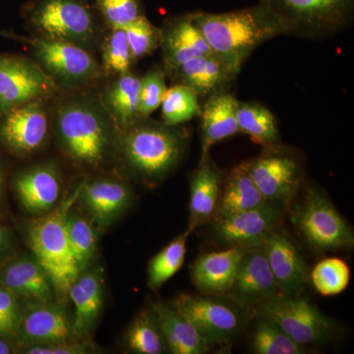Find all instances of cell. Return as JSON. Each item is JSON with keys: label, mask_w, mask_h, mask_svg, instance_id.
<instances>
[{"label": "cell", "mask_w": 354, "mask_h": 354, "mask_svg": "<svg viewBox=\"0 0 354 354\" xmlns=\"http://www.w3.org/2000/svg\"><path fill=\"white\" fill-rule=\"evenodd\" d=\"M169 353L174 354H205L213 346L172 304L155 302L152 308Z\"/></svg>", "instance_id": "cell-27"}, {"label": "cell", "mask_w": 354, "mask_h": 354, "mask_svg": "<svg viewBox=\"0 0 354 354\" xmlns=\"http://www.w3.org/2000/svg\"><path fill=\"white\" fill-rule=\"evenodd\" d=\"M31 60L0 53V115L55 91V84Z\"/></svg>", "instance_id": "cell-12"}, {"label": "cell", "mask_w": 354, "mask_h": 354, "mask_svg": "<svg viewBox=\"0 0 354 354\" xmlns=\"http://www.w3.org/2000/svg\"><path fill=\"white\" fill-rule=\"evenodd\" d=\"M189 133L181 125L171 127L141 118L120 130L118 148L128 171L146 186L158 185L183 162Z\"/></svg>", "instance_id": "cell-1"}, {"label": "cell", "mask_w": 354, "mask_h": 354, "mask_svg": "<svg viewBox=\"0 0 354 354\" xmlns=\"http://www.w3.org/2000/svg\"><path fill=\"white\" fill-rule=\"evenodd\" d=\"M30 43L41 68L53 80L80 85L99 75V65L83 46L44 37Z\"/></svg>", "instance_id": "cell-13"}, {"label": "cell", "mask_w": 354, "mask_h": 354, "mask_svg": "<svg viewBox=\"0 0 354 354\" xmlns=\"http://www.w3.org/2000/svg\"><path fill=\"white\" fill-rule=\"evenodd\" d=\"M127 348L137 354H162L169 351L153 310L140 312L125 335Z\"/></svg>", "instance_id": "cell-32"}, {"label": "cell", "mask_w": 354, "mask_h": 354, "mask_svg": "<svg viewBox=\"0 0 354 354\" xmlns=\"http://www.w3.org/2000/svg\"><path fill=\"white\" fill-rule=\"evenodd\" d=\"M77 201L82 203L99 227H109L131 207L134 193L130 186L116 179H93L81 184Z\"/></svg>", "instance_id": "cell-18"}, {"label": "cell", "mask_w": 354, "mask_h": 354, "mask_svg": "<svg viewBox=\"0 0 354 354\" xmlns=\"http://www.w3.org/2000/svg\"><path fill=\"white\" fill-rule=\"evenodd\" d=\"M72 326L64 309L53 302H32L21 310L17 339L23 344H50L70 341Z\"/></svg>", "instance_id": "cell-19"}, {"label": "cell", "mask_w": 354, "mask_h": 354, "mask_svg": "<svg viewBox=\"0 0 354 354\" xmlns=\"http://www.w3.org/2000/svg\"><path fill=\"white\" fill-rule=\"evenodd\" d=\"M123 29L134 62L150 55L160 44V29L144 15L125 26Z\"/></svg>", "instance_id": "cell-37"}, {"label": "cell", "mask_w": 354, "mask_h": 354, "mask_svg": "<svg viewBox=\"0 0 354 354\" xmlns=\"http://www.w3.org/2000/svg\"><path fill=\"white\" fill-rule=\"evenodd\" d=\"M165 73L171 75L180 65L213 53L192 20L191 13L167 21L160 29Z\"/></svg>", "instance_id": "cell-17"}, {"label": "cell", "mask_w": 354, "mask_h": 354, "mask_svg": "<svg viewBox=\"0 0 354 354\" xmlns=\"http://www.w3.org/2000/svg\"><path fill=\"white\" fill-rule=\"evenodd\" d=\"M165 74L160 68L150 70L140 85L139 113L141 118H149L160 108L165 91Z\"/></svg>", "instance_id": "cell-39"}, {"label": "cell", "mask_w": 354, "mask_h": 354, "mask_svg": "<svg viewBox=\"0 0 354 354\" xmlns=\"http://www.w3.org/2000/svg\"><path fill=\"white\" fill-rule=\"evenodd\" d=\"M247 162L254 183L267 201L288 205L301 187L300 160L283 144L263 149L260 156Z\"/></svg>", "instance_id": "cell-10"}, {"label": "cell", "mask_w": 354, "mask_h": 354, "mask_svg": "<svg viewBox=\"0 0 354 354\" xmlns=\"http://www.w3.org/2000/svg\"><path fill=\"white\" fill-rule=\"evenodd\" d=\"M10 248V237H9V232L6 227L0 225V262L2 258L6 255L7 251Z\"/></svg>", "instance_id": "cell-43"}, {"label": "cell", "mask_w": 354, "mask_h": 354, "mask_svg": "<svg viewBox=\"0 0 354 354\" xmlns=\"http://www.w3.org/2000/svg\"><path fill=\"white\" fill-rule=\"evenodd\" d=\"M209 48L237 74L263 44L283 36L271 15L259 4L223 13H191Z\"/></svg>", "instance_id": "cell-2"}, {"label": "cell", "mask_w": 354, "mask_h": 354, "mask_svg": "<svg viewBox=\"0 0 354 354\" xmlns=\"http://www.w3.org/2000/svg\"><path fill=\"white\" fill-rule=\"evenodd\" d=\"M160 106L162 122L171 127L183 125L201 113L199 97L192 88L183 84L167 88Z\"/></svg>", "instance_id": "cell-35"}, {"label": "cell", "mask_w": 354, "mask_h": 354, "mask_svg": "<svg viewBox=\"0 0 354 354\" xmlns=\"http://www.w3.org/2000/svg\"><path fill=\"white\" fill-rule=\"evenodd\" d=\"M111 116L101 104L87 97H73L60 104L55 129L72 160L97 167L108 157L113 140Z\"/></svg>", "instance_id": "cell-3"}, {"label": "cell", "mask_w": 354, "mask_h": 354, "mask_svg": "<svg viewBox=\"0 0 354 354\" xmlns=\"http://www.w3.org/2000/svg\"><path fill=\"white\" fill-rule=\"evenodd\" d=\"M223 172L209 157L200 158L190 179L189 221L192 234L198 227L215 218L223 189Z\"/></svg>", "instance_id": "cell-20"}, {"label": "cell", "mask_w": 354, "mask_h": 354, "mask_svg": "<svg viewBox=\"0 0 354 354\" xmlns=\"http://www.w3.org/2000/svg\"><path fill=\"white\" fill-rule=\"evenodd\" d=\"M0 286L32 302H53L55 295L50 277L35 256H22L0 266Z\"/></svg>", "instance_id": "cell-21"}, {"label": "cell", "mask_w": 354, "mask_h": 354, "mask_svg": "<svg viewBox=\"0 0 354 354\" xmlns=\"http://www.w3.org/2000/svg\"><path fill=\"white\" fill-rule=\"evenodd\" d=\"M2 186H3V176L0 171V194H1Z\"/></svg>", "instance_id": "cell-45"}, {"label": "cell", "mask_w": 354, "mask_h": 354, "mask_svg": "<svg viewBox=\"0 0 354 354\" xmlns=\"http://www.w3.org/2000/svg\"><path fill=\"white\" fill-rule=\"evenodd\" d=\"M239 132L248 135L263 149L281 145V133L274 113L258 102L239 101L236 111Z\"/></svg>", "instance_id": "cell-30"}, {"label": "cell", "mask_w": 354, "mask_h": 354, "mask_svg": "<svg viewBox=\"0 0 354 354\" xmlns=\"http://www.w3.org/2000/svg\"><path fill=\"white\" fill-rule=\"evenodd\" d=\"M0 116H1V115H0Z\"/></svg>", "instance_id": "cell-47"}, {"label": "cell", "mask_w": 354, "mask_h": 354, "mask_svg": "<svg viewBox=\"0 0 354 354\" xmlns=\"http://www.w3.org/2000/svg\"><path fill=\"white\" fill-rule=\"evenodd\" d=\"M309 278L321 295L334 297L348 288L351 281V269L344 260L326 258L317 263Z\"/></svg>", "instance_id": "cell-36"}, {"label": "cell", "mask_w": 354, "mask_h": 354, "mask_svg": "<svg viewBox=\"0 0 354 354\" xmlns=\"http://www.w3.org/2000/svg\"><path fill=\"white\" fill-rule=\"evenodd\" d=\"M262 246L279 291L286 295H301L309 279V270L290 234L278 227Z\"/></svg>", "instance_id": "cell-16"}, {"label": "cell", "mask_w": 354, "mask_h": 354, "mask_svg": "<svg viewBox=\"0 0 354 354\" xmlns=\"http://www.w3.org/2000/svg\"><path fill=\"white\" fill-rule=\"evenodd\" d=\"M12 353V348L6 339L0 337V354H9Z\"/></svg>", "instance_id": "cell-44"}, {"label": "cell", "mask_w": 354, "mask_h": 354, "mask_svg": "<svg viewBox=\"0 0 354 354\" xmlns=\"http://www.w3.org/2000/svg\"><path fill=\"white\" fill-rule=\"evenodd\" d=\"M288 205L267 201L257 208L223 218H213L212 232L216 241L227 247L248 249L263 245L279 227Z\"/></svg>", "instance_id": "cell-11"}, {"label": "cell", "mask_w": 354, "mask_h": 354, "mask_svg": "<svg viewBox=\"0 0 354 354\" xmlns=\"http://www.w3.org/2000/svg\"><path fill=\"white\" fill-rule=\"evenodd\" d=\"M29 19L44 38L83 48L94 41V15L84 0H38L30 9Z\"/></svg>", "instance_id": "cell-9"}, {"label": "cell", "mask_w": 354, "mask_h": 354, "mask_svg": "<svg viewBox=\"0 0 354 354\" xmlns=\"http://www.w3.org/2000/svg\"><path fill=\"white\" fill-rule=\"evenodd\" d=\"M174 307L204 335L212 346L232 344L243 332L252 310L227 295H179Z\"/></svg>", "instance_id": "cell-8"}, {"label": "cell", "mask_w": 354, "mask_h": 354, "mask_svg": "<svg viewBox=\"0 0 354 354\" xmlns=\"http://www.w3.org/2000/svg\"><path fill=\"white\" fill-rule=\"evenodd\" d=\"M279 292L263 246L245 249L227 297L255 312L261 304Z\"/></svg>", "instance_id": "cell-15"}, {"label": "cell", "mask_w": 354, "mask_h": 354, "mask_svg": "<svg viewBox=\"0 0 354 354\" xmlns=\"http://www.w3.org/2000/svg\"><path fill=\"white\" fill-rule=\"evenodd\" d=\"M77 199L76 190L48 213L34 218L27 230L28 243L35 258L50 277L59 304H66L70 286L79 274L65 230L67 212Z\"/></svg>", "instance_id": "cell-4"}, {"label": "cell", "mask_w": 354, "mask_h": 354, "mask_svg": "<svg viewBox=\"0 0 354 354\" xmlns=\"http://www.w3.org/2000/svg\"><path fill=\"white\" fill-rule=\"evenodd\" d=\"M256 319L251 332V349L256 354H305L308 348L292 341L281 328L264 317Z\"/></svg>", "instance_id": "cell-33"}, {"label": "cell", "mask_w": 354, "mask_h": 354, "mask_svg": "<svg viewBox=\"0 0 354 354\" xmlns=\"http://www.w3.org/2000/svg\"><path fill=\"white\" fill-rule=\"evenodd\" d=\"M97 3L113 29L124 28L143 15L138 0H97Z\"/></svg>", "instance_id": "cell-40"}, {"label": "cell", "mask_w": 354, "mask_h": 354, "mask_svg": "<svg viewBox=\"0 0 354 354\" xmlns=\"http://www.w3.org/2000/svg\"><path fill=\"white\" fill-rule=\"evenodd\" d=\"M245 249L228 247L221 251L204 254L191 267V279L204 295H227Z\"/></svg>", "instance_id": "cell-22"}, {"label": "cell", "mask_w": 354, "mask_h": 354, "mask_svg": "<svg viewBox=\"0 0 354 354\" xmlns=\"http://www.w3.org/2000/svg\"><path fill=\"white\" fill-rule=\"evenodd\" d=\"M102 59L109 72L120 75L130 71L134 59L123 28H114L109 34L104 44Z\"/></svg>", "instance_id": "cell-38"}, {"label": "cell", "mask_w": 354, "mask_h": 354, "mask_svg": "<svg viewBox=\"0 0 354 354\" xmlns=\"http://www.w3.org/2000/svg\"></svg>", "instance_id": "cell-46"}, {"label": "cell", "mask_w": 354, "mask_h": 354, "mask_svg": "<svg viewBox=\"0 0 354 354\" xmlns=\"http://www.w3.org/2000/svg\"><path fill=\"white\" fill-rule=\"evenodd\" d=\"M190 234L189 230H186L151 259L148 266V285L153 290L162 288L181 269Z\"/></svg>", "instance_id": "cell-34"}, {"label": "cell", "mask_w": 354, "mask_h": 354, "mask_svg": "<svg viewBox=\"0 0 354 354\" xmlns=\"http://www.w3.org/2000/svg\"><path fill=\"white\" fill-rule=\"evenodd\" d=\"M267 202L254 183L247 160L235 165L230 171L221 189L215 218H223L257 208Z\"/></svg>", "instance_id": "cell-28"}, {"label": "cell", "mask_w": 354, "mask_h": 354, "mask_svg": "<svg viewBox=\"0 0 354 354\" xmlns=\"http://www.w3.org/2000/svg\"><path fill=\"white\" fill-rule=\"evenodd\" d=\"M65 230L79 272L85 271L97 253V236L94 225L81 212L73 209L72 205L65 218Z\"/></svg>", "instance_id": "cell-31"}, {"label": "cell", "mask_w": 354, "mask_h": 354, "mask_svg": "<svg viewBox=\"0 0 354 354\" xmlns=\"http://www.w3.org/2000/svg\"><path fill=\"white\" fill-rule=\"evenodd\" d=\"M291 221L310 248L317 252H335L354 245L353 227L329 198L311 183L302 187Z\"/></svg>", "instance_id": "cell-6"}, {"label": "cell", "mask_w": 354, "mask_h": 354, "mask_svg": "<svg viewBox=\"0 0 354 354\" xmlns=\"http://www.w3.org/2000/svg\"><path fill=\"white\" fill-rule=\"evenodd\" d=\"M239 100L232 93L218 91L205 99L199 118L201 158L209 155L212 147L239 134L236 111Z\"/></svg>", "instance_id": "cell-23"}, {"label": "cell", "mask_w": 354, "mask_h": 354, "mask_svg": "<svg viewBox=\"0 0 354 354\" xmlns=\"http://www.w3.org/2000/svg\"><path fill=\"white\" fill-rule=\"evenodd\" d=\"M104 281L102 270L100 268L86 269L79 272L70 286L68 299L74 305L72 333L78 339L90 334L99 319L104 301Z\"/></svg>", "instance_id": "cell-25"}, {"label": "cell", "mask_w": 354, "mask_h": 354, "mask_svg": "<svg viewBox=\"0 0 354 354\" xmlns=\"http://www.w3.org/2000/svg\"><path fill=\"white\" fill-rule=\"evenodd\" d=\"M21 319V309L17 297L0 286V335L17 337Z\"/></svg>", "instance_id": "cell-41"}, {"label": "cell", "mask_w": 354, "mask_h": 354, "mask_svg": "<svg viewBox=\"0 0 354 354\" xmlns=\"http://www.w3.org/2000/svg\"><path fill=\"white\" fill-rule=\"evenodd\" d=\"M88 351L86 344L69 341L27 344L24 348V353L29 354H83Z\"/></svg>", "instance_id": "cell-42"}, {"label": "cell", "mask_w": 354, "mask_h": 354, "mask_svg": "<svg viewBox=\"0 0 354 354\" xmlns=\"http://www.w3.org/2000/svg\"><path fill=\"white\" fill-rule=\"evenodd\" d=\"M14 186L21 204L36 216L44 215L57 206L62 189L59 174L50 164L37 165L22 172Z\"/></svg>", "instance_id": "cell-24"}, {"label": "cell", "mask_w": 354, "mask_h": 354, "mask_svg": "<svg viewBox=\"0 0 354 354\" xmlns=\"http://www.w3.org/2000/svg\"><path fill=\"white\" fill-rule=\"evenodd\" d=\"M283 36L323 41L346 31L354 20V0H258Z\"/></svg>", "instance_id": "cell-5"}, {"label": "cell", "mask_w": 354, "mask_h": 354, "mask_svg": "<svg viewBox=\"0 0 354 354\" xmlns=\"http://www.w3.org/2000/svg\"><path fill=\"white\" fill-rule=\"evenodd\" d=\"M140 85L141 78L129 71L120 74L106 92L104 108L120 130L141 118L139 113Z\"/></svg>", "instance_id": "cell-29"}, {"label": "cell", "mask_w": 354, "mask_h": 354, "mask_svg": "<svg viewBox=\"0 0 354 354\" xmlns=\"http://www.w3.org/2000/svg\"><path fill=\"white\" fill-rule=\"evenodd\" d=\"M2 116L0 140L12 152L28 155L38 150L46 141L48 118L39 100L16 106Z\"/></svg>", "instance_id": "cell-14"}, {"label": "cell", "mask_w": 354, "mask_h": 354, "mask_svg": "<svg viewBox=\"0 0 354 354\" xmlns=\"http://www.w3.org/2000/svg\"><path fill=\"white\" fill-rule=\"evenodd\" d=\"M254 313L272 321L302 346H321L339 335L337 322L302 297L279 292L261 304Z\"/></svg>", "instance_id": "cell-7"}, {"label": "cell", "mask_w": 354, "mask_h": 354, "mask_svg": "<svg viewBox=\"0 0 354 354\" xmlns=\"http://www.w3.org/2000/svg\"><path fill=\"white\" fill-rule=\"evenodd\" d=\"M239 74L214 53L185 62L172 72L171 77L177 84L192 88L202 99L218 91L225 90Z\"/></svg>", "instance_id": "cell-26"}]
</instances>
